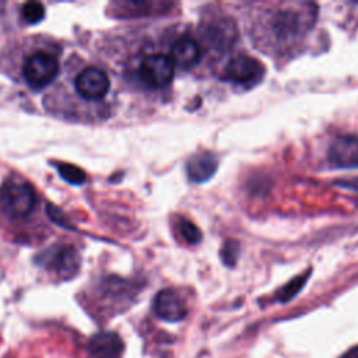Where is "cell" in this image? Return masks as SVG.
<instances>
[{
  "label": "cell",
  "mask_w": 358,
  "mask_h": 358,
  "mask_svg": "<svg viewBox=\"0 0 358 358\" xmlns=\"http://www.w3.org/2000/svg\"><path fill=\"white\" fill-rule=\"evenodd\" d=\"M60 52L55 45H31L22 52L18 76L29 90L39 91L60 74Z\"/></svg>",
  "instance_id": "obj_1"
},
{
  "label": "cell",
  "mask_w": 358,
  "mask_h": 358,
  "mask_svg": "<svg viewBox=\"0 0 358 358\" xmlns=\"http://www.w3.org/2000/svg\"><path fill=\"white\" fill-rule=\"evenodd\" d=\"M110 85L108 73L96 64H83L73 71L71 87L74 95L84 103H101L109 94Z\"/></svg>",
  "instance_id": "obj_2"
},
{
  "label": "cell",
  "mask_w": 358,
  "mask_h": 358,
  "mask_svg": "<svg viewBox=\"0 0 358 358\" xmlns=\"http://www.w3.org/2000/svg\"><path fill=\"white\" fill-rule=\"evenodd\" d=\"M36 194L24 179H8L0 187V213L10 220H22L34 213Z\"/></svg>",
  "instance_id": "obj_3"
},
{
  "label": "cell",
  "mask_w": 358,
  "mask_h": 358,
  "mask_svg": "<svg viewBox=\"0 0 358 358\" xmlns=\"http://www.w3.org/2000/svg\"><path fill=\"white\" fill-rule=\"evenodd\" d=\"M173 73L175 66L171 57L162 53L144 56L138 66V77L150 88L166 87L172 81Z\"/></svg>",
  "instance_id": "obj_4"
},
{
  "label": "cell",
  "mask_w": 358,
  "mask_h": 358,
  "mask_svg": "<svg viewBox=\"0 0 358 358\" xmlns=\"http://www.w3.org/2000/svg\"><path fill=\"white\" fill-rule=\"evenodd\" d=\"M224 77L232 83L243 85H255L264 74V69L259 60L246 55H238L228 60L224 67Z\"/></svg>",
  "instance_id": "obj_5"
},
{
  "label": "cell",
  "mask_w": 358,
  "mask_h": 358,
  "mask_svg": "<svg viewBox=\"0 0 358 358\" xmlns=\"http://www.w3.org/2000/svg\"><path fill=\"white\" fill-rule=\"evenodd\" d=\"M154 313L166 322H179L185 319L187 309L180 295L171 288L161 289L152 302Z\"/></svg>",
  "instance_id": "obj_6"
},
{
  "label": "cell",
  "mask_w": 358,
  "mask_h": 358,
  "mask_svg": "<svg viewBox=\"0 0 358 358\" xmlns=\"http://www.w3.org/2000/svg\"><path fill=\"white\" fill-rule=\"evenodd\" d=\"M203 39L215 49H227L236 38V29L231 20L218 18L204 24Z\"/></svg>",
  "instance_id": "obj_7"
},
{
  "label": "cell",
  "mask_w": 358,
  "mask_h": 358,
  "mask_svg": "<svg viewBox=\"0 0 358 358\" xmlns=\"http://www.w3.org/2000/svg\"><path fill=\"white\" fill-rule=\"evenodd\" d=\"M329 158L343 168L358 165V137L344 134L334 138L329 148Z\"/></svg>",
  "instance_id": "obj_8"
},
{
  "label": "cell",
  "mask_w": 358,
  "mask_h": 358,
  "mask_svg": "<svg viewBox=\"0 0 358 358\" xmlns=\"http://www.w3.org/2000/svg\"><path fill=\"white\" fill-rule=\"evenodd\" d=\"M201 56V50L196 39L192 36H180L178 38L171 49V60L175 67L182 70H190L194 67Z\"/></svg>",
  "instance_id": "obj_9"
},
{
  "label": "cell",
  "mask_w": 358,
  "mask_h": 358,
  "mask_svg": "<svg viewBox=\"0 0 358 358\" xmlns=\"http://www.w3.org/2000/svg\"><path fill=\"white\" fill-rule=\"evenodd\" d=\"M88 352L91 358H120L123 352V341L113 331H102L91 337Z\"/></svg>",
  "instance_id": "obj_10"
},
{
  "label": "cell",
  "mask_w": 358,
  "mask_h": 358,
  "mask_svg": "<svg viewBox=\"0 0 358 358\" xmlns=\"http://www.w3.org/2000/svg\"><path fill=\"white\" fill-rule=\"evenodd\" d=\"M274 27L278 29L281 36L295 38L298 34L303 32L308 28L309 22V13L306 10H285L278 13L274 21Z\"/></svg>",
  "instance_id": "obj_11"
},
{
  "label": "cell",
  "mask_w": 358,
  "mask_h": 358,
  "mask_svg": "<svg viewBox=\"0 0 358 358\" xmlns=\"http://www.w3.org/2000/svg\"><path fill=\"white\" fill-rule=\"evenodd\" d=\"M218 159L213 152H200L193 155L186 164V173L192 182L201 183L208 180L217 171Z\"/></svg>",
  "instance_id": "obj_12"
},
{
  "label": "cell",
  "mask_w": 358,
  "mask_h": 358,
  "mask_svg": "<svg viewBox=\"0 0 358 358\" xmlns=\"http://www.w3.org/2000/svg\"><path fill=\"white\" fill-rule=\"evenodd\" d=\"M21 17L28 24H36L45 17V7L43 4L36 1L25 3L21 7Z\"/></svg>",
  "instance_id": "obj_13"
},
{
  "label": "cell",
  "mask_w": 358,
  "mask_h": 358,
  "mask_svg": "<svg viewBox=\"0 0 358 358\" xmlns=\"http://www.w3.org/2000/svg\"><path fill=\"white\" fill-rule=\"evenodd\" d=\"M306 281V275H301V277H296L294 278L291 282H288L285 287H282L278 294H277V299L281 301V302H287L289 299H292L303 287Z\"/></svg>",
  "instance_id": "obj_14"
},
{
  "label": "cell",
  "mask_w": 358,
  "mask_h": 358,
  "mask_svg": "<svg viewBox=\"0 0 358 358\" xmlns=\"http://www.w3.org/2000/svg\"><path fill=\"white\" fill-rule=\"evenodd\" d=\"M179 232L187 243L194 245V243H199L201 241L200 229L193 222H190L187 220H182L179 222Z\"/></svg>",
  "instance_id": "obj_15"
},
{
  "label": "cell",
  "mask_w": 358,
  "mask_h": 358,
  "mask_svg": "<svg viewBox=\"0 0 358 358\" xmlns=\"http://www.w3.org/2000/svg\"><path fill=\"white\" fill-rule=\"evenodd\" d=\"M59 172L60 175L71 182V183H83L84 179H85V173L77 168V166H73V165H67V164H60L59 165Z\"/></svg>",
  "instance_id": "obj_16"
},
{
  "label": "cell",
  "mask_w": 358,
  "mask_h": 358,
  "mask_svg": "<svg viewBox=\"0 0 358 358\" xmlns=\"http://www.w3.org/2000/svg\"><path fill=\"white\" fill-rule=\"evenodd\" d=\"M236 256H238V245H231V243H227L224 250H222V257H224V262L227 264H234L235 260H236Z\"/></svg>",
  "instance_id": "obj_17"
},
{
  "label": "cell",
  "mask_w": 358,
  "mask_h": 358,
  "mask_svg": "<svg viewBox=\"0 0 358 358\" xmlns=\"http://www.w3.org/2000/svg\"><path fill=\"white\" fill-rule=\"evenodd\" d=\"M338 358H358V345L350 348L348 351H345L343 355H340Z\"/></svg>",
  "instance_id": "obj_18"
},
{
  "label": "cell",
  "mask_w": 358,
  "mask_h": 358,
  "mask_svg": "<svg viewBox=\"0 0 358 358\" xmlns=\"http://www.w3.org/2000/svg\"><path fill=\"white\" fill-rule=\"evenodd\" d=\"M343 186L351 187L357 193V196H358V180H354V182H350V183H343Z\"/></svg>",
  "instance_id": "obj_19"
}]
</instances>
